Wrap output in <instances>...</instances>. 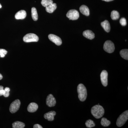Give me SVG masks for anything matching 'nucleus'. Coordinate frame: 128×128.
I'll use <instances>...</instances> for the list:
<instances>
[{"instance_id": "obj_2", "label": "nucleus", "mask_w": 128, "mask_h": 128, "mask_svg": "<svg viewBox=\"0 0 128 128\" xmlns=\"http://www.w3.org/2000/svg\"><path fill=\"white\" fill-rule=\"evenodd\" d=\"M78 97L80 101L84 102L86 99L87 96V90L84 86L82 84H80L77 87Z\"/></svg>"}, {"instance_id": "obj_24", "label": "nucleus", "mask_w": 128, "mask_h": 128, "mask_svg": "<svg viewBox=\"0 0 128 128\" xmlns=\"http://www.w3.org/2000/svg\"><path fill=\"white\" fill-rule=\"evenodd\" d=\"M86 125L87 128H91L94 127L96 124L94 123V121L91 120H89L86 122Z\"/></svg>"}, {"instance_id": "obj_9", "label": "nucleus", "mask_w": 128, "mask_h": 128, "mask_svg": "<svg viewBox=\"0 0 128 128\" xmlns=\"http://www.w3.org/2000/svg\"><path fill=\"white\" fill-rule=\"evenodd\" d=\"M56 102L55 98L52 94H49L47 96L46 100V105L50 107L54 106L56 104Z\"/></svg>"}, {"instance_id": "obj_3", "label": "nucleus", "mask_w": 128, "mask_h": 128, "mask_svg": "<svg viewBox=\"0 0 128 128\" xmlns=\"http://www.w3.org/2000/svg\"><path fill=\"white\" fill-rule=\"evenodd\" d=\"M128 119V111L123 112L118 118L116 122L117 126L120 127L123 126Z\"/></svg>"}, {"instance_id": "obj_18", "label": "nucleus", "mask_w": 128, "mask_h": 128, "mask_svg": "<svg viewBox=\"0 0 128 128\" xmlns=\"http://www.w3.org/2000/svg\"><path fill=\"white\" fill-rule=\"evenodd\" d=\"M32 16L33 20L34 21H37L38 19V16L36 9L35 8H32Z\"/></svg>"}, {"instance_id": "obj_19", "label": "nucleus", "mask_w": 128, "mask_h": 128, "mask_svg": "<svg viewBox=\"0 0 128 128\" xmlns=\"http://www.w3.org/2000/svg\"><path fill=\"white\" fill-rule=\"evenodd\" d=\"M13 128H23L25 127V124L20 121H16L12 124Z\"/></svg>"}, {"instance_id": "obj_28", "label": "nucleus", "mask_w": 128, "mask_h": 128, "mask_svg": "<svg viewBox=\"0 0 128 128\" xmlns=\"http://www.w3.org/2000/svg\"><path fill=\"white\" fill-rule=\"evenodd\" d=\"M33 128H42V127L38 124H34V126Z\"/></svg>"}, {"instance_id": "obj_23", "label": "nucleus", "mask_w": 128, "mask_h": 128, "mask_svg": "<svg viewBox=\"0 0 128 128\" xmlns=\"http://www.w3.org/2000/svg\"><path fill=\"white\" fill-rule=\"evenodd\" d=\"M53 3V1L52 0H42L41 4L44 7H46Z\"/></svg>"}, {"instance_id": "obj_25", "label": "nucleus", "mask_w": 128, "mask_h": 128, "mask_svg": "<svg viewBox=\"0 0 128 128\" xmlns=\"http://www.w3.org/2000/svg\"><path fill=\"white\" fill-rule=\"evenodd\" d=\"M7 54V51L3 49H0V56L1 58H3Z\"/></svg>"}, {"instance_id": "obj_8", "label": "nucleus", "mask_w": 128, "mask_h": 128, "mask_svg": "<svg viewBox=\"0 0 128 128\" xmlns=\"http://www.w3.org/2000/svg\"><path fill=\"white\" fill-rule=\"evenodd\" d=\"M49 39L57 46H60L62 44V41L61 38L54 34H50L48 36Z\"/></svg>"}, {"instance_id": "obj_5", "label": "nucleus", "mask_w": 128, "mask_h": 128, "mask_svg": "<svg viewBox=\"0 0 128 128\" xmlns=\"http://www.w3.org/2000/svg\"><path fill=\"white\" fill-rule=\"evenodd\" d=\"M23 41L26 42H38L39 40L38 37L36 34L33 33L28 34L24 37Z\"/></svg>"}, {"instance_id": "obj_32", "label": "nucleus", "mask_w": 128, "mask_h": 128, "mask_svg": "<svg viewBox=\"0 0 128 128\" xmlns=\"http://www.w3.org/2000/svg\"><path fill=\"white\" fill-rule=\"evenodd\" d=\"M2 5L0 4V8H2Z\"/></svg>"}, {"instance_id": "obj_4", "label": "nucleus", "mask_w": 128, "mask_h": 128, "mask_svg": "<svg viewBox=\"0 0 128 128\" xmlns=\"http://www.w3.org/2000/svg\"><path fill=\"white\" fill-rule=\"evenodd\" d=\"M103 48L105 51L108 53L113 52L115 49L114 44L110 40H108L105 42Z\"/></svg>"}, {"instance_id": "obj_14", "label": "nucleus", "mask_w": 128, "mask_h": 128, "mask_svg": "<svg viewBox=\"0 0 128 128\" xmlns=\"http://www.w3.org/2000/svg\"><path fill=\"white\" fill-rule=\"evenodd\" d=\"M38 108V106L34 102L30 103L28 107V110L30 112H36Z\"/></svg>"}, {"instance_id": "obj_22", "label": "nucleus", "mask_w": 128, "mask_h": 128, "mask_svg": "<svg viewBox=\"0 0 128 128\" xmlns=\"http://www.w3.org/2000/svg\"><path fill=\"white\" fill-rule=\"evenodd\" d=\"M101 124L104 127H108L110 125L111 122L105 118H102L101 120Z\"/></svg>"}, {"instance_id": "obj_1", "label": "nucleus", "mask_w": 128, "mask_h": 128, "mask_svg": "<svg viewBox=\"0 0 128 128\" xmlns=\"http://www.w3.org/2000/svg\"><path fill=\"white\" fill-rule=\"evenodd\" d=\"M91 112L92 114L96 118L98 119L103 116L105 111L104 108L102 106L97 105L92 108Z\"/></svg>"}, {"instance_id": "obj_31", "label": "nucleus", "mask_w": 128, "mask_h": 128, "mask_svg": "<svg viewBox=\"0 0 128 128\" xmlns=\"http://www.w3.org/2000/svg\"><path fill=\"white\" fill-rule=\"evenodd\" d=\"M3 89V87L2 86H0V91L1 90H2V89Z\"/></svg>"}, {"instance_id": "obj_27", "label": "nucleus", "mask_w": 128, "mask_h": 128, "mask_svg": "<svg viewBox=\"0 0 128 128\" xmlns=\"http://www.w3.org/2000/svg\"><path fill=\"white\" fill-rule=\"evenodd\" d=\"M5 90V93L3 96L5 97H8L9 96V92L10 91V88L8 87L4 89Z\"/></svg>"}, {"instance_id": "obj_21", "label": "nucleus", "mask_w": 128, "mask_h": 128, "mask_svg": "<svg viewBox=\"0 0 128 128\" xmlns=\"http://www.w3.org/2000/svg\"><path fill=\"white\" fill-rule=\"evenodd\" d=\"M111 17L112 20H118L120 17V15L118 12L116 10L112 11L111 12Z\"/></svg>"}, {"instance_id": "obj_30", "label": "nucleus", "mask_w": 128, "mask_h": 128, "mask_svg": "<svg viewBox=\"0 0 128 128\" xmlns=\"http://www.w3.org/2000/svg\"><path fill=\"white\" fill-rule=\"evenodd\" d=\"M2 75L0 73V80H2Z\"/></svg>"}, {"instance_id": "obj_29", "label": "nucleus", "mask_w": 128, "mask_h": 128, "mask_svg": "<svg viewBox=\"0 0 128 128\" xmlns=\"http://www.w3.org/2000/svg\"><path fill=\"white\" fill-rule=\"evenodd\" d=\"M102 0L107 2H109L112 1L114 0Z\"/></svg>"}, {"instance_id": "obj_6", "label": "nucleus", "mask_w": 128, "mask_h": 128, "mask_svg": "<svg viewBox=\"0 0 128 128\" xmlns=\"http://www.w3.org/2000/svg\"><path fill=\"white\" fill-rule=\"evenodd\" d=\"M20 101L18 99L15 100L12 102L10 105L9 110L12 113H15L17 112L20 106Z\"/></svg>"}, {"instance_id": "obj_12", "label": "nucleus", "mask_w": 128, "mask_h": 128, "mask_svg": "<svg viewBox=\"0 0 128 128\" xmlns=\"http://www.w3.org/2000/svg\"><path fill=\"white\" fill-rule=\"evenodd\" d=\"M26 16V12L24 10H21L18 12L15 15V17L16 19H24Z\"/></svg>"}, {"instance_id": "obj_20", "label": "nucleus", "mask_w": 128, "mask_h": 128, "mask_svg": "<svg viewBox=\"0 0 128 128\" xmlns=\"http://www.w3.org/2000/svg\"><path fill=\"white\" fill-rule=\"evenodd\" d=\"M120 54L121 57L124 59L128 60V49H123L121 50L120 52Z\"/></svg>"}, {"instance_id": "obj_16", "label": "nucleus", "mask_w": 128, "mask_h": 128, "mask_svg": "<svg viewBox=\"0 0 128 128\" xmlns=\"http://www.w3.org/2000/svg\"><path fill=\"white\" fill-rule=\"evenodd\" d=\"M57 5L56 3H52V4L46 7V10L47 12L52 13L57 9Z\"/></svg>"}, {"instance_id": "obj_13", "label": "nucleus", "mask_w": 128, "mask_h": 128, "mask_svg": "<svg viewBox=\"0 0 128 128\" xmlns=\"http://www.w3.org/2000/svg\"><path fill=\"white\" fill-rule=\"evenodd\" d=\"M83 35L85 38L90 40L94 39L95 38V34L92 31L86 30L83 32Z\"/></svg>"}, {"instance_id": "obj_26", "label": "nucleus", "mask_w": 128, "mask_h": 128, "mask_svg": "<svg viewBox=\"0 0 128 128\" xmlns=\"http://www.w3.org/2000/svg\"><path fill=\"white\" fill-rule=\"evenodd\" d=\"M120 22L121 25L122 26H125L127 25L126 19L124 18H122L120 19Z\"/></svg>"}, {"instance_id": "obj_17", "label": "nucleus", "mask_w": 128, "mask_h": 128, "mask_svg": "<svg viewBox=\"0 0 128 128\" xmlns=\"http://www.w3.org/2000/svg\"><path fill=\"white\" fill-rule=\"evenodd\" d=\"M101 25L106 32H110V23L107 20H105L104 22H102L101 23Z\"/></svg>"}, {"instance_id": "obj_7", "label": "nucleus", "mask_w": 128, "mask_h": 128, "mask_svg": "<svg viewBox=\"0 0 128 128\" xmlns=\"http://www.w3.org/2000/svg\"><path fill=\"white\" fill-rule=\"evenodd\" d=\"M66 16L70 20H74L79 18L80 14L78 11L75 9H72L68 12Z\"/></svg>"}, {"instance_id": "obj_11", "label": "nucleus", "mask_w": 128, "mask_h": 128, "mask_svg": "<svg viewBox=\"0 0 128 128\" xmlns=\"http://www.w3.org/2000/svg\"><path fill=\"white\" fill-rule=\"evenodd\" d=\"M56 114V112L54 111H50L44 114V118L48 121H53L54 120V117Z\"/></svg>"}, {"instance_id": "obj_10", "label": "nucleus", "mask_w": 128, "mask_h": 128, "mask_svg": "<svg viewBox=\"0 0 128 128\" xmlns=\"http://www.w3.org/2000/svg\"><path fill=\"white\" fill-rule=\"evenodd\" d=\"M101 82L104 86H106L108 84V73L107 71L103 70L100 74Z\"/></svg>"}, {"instance_id": "obj_15", "label": "nucleus", "mask_w": 128, "mask_h": 128, "mask_svg": "<svg viewBox=\"0 0 128 128\" xmlns=\"http://www.w3.org/2000/svg\"><path fill=\"white\" fill-rule=\"evenodd\" d=\"M80 12L83 15L88 16L90 14V11L88 6L85 5H82L80 7Z\"/></svg>"}]
</instances>
